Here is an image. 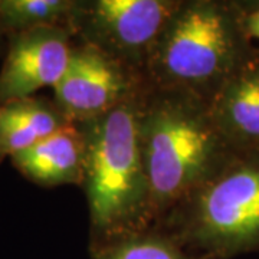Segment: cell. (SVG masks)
Returning <instances> with one entry per match:
<instances>
[{
  "mask_svg": "<svg viewBox=\"0 0 259 259\" xmlns=\"http://www.w3.org/2000/svg\"><path fill=\"white\" fill-rule=\"evenodd\" d=\"M69 124L56 104L28 97L0 104V158L20 151L52 136Z\"/></svg>",
  "mask_w": 259,
  "mask_h": 259,
  "instance_id": "30bf717a",
  "label": "cell"
},
{
  "mask_svg": "<svg viewBox=\"0 0 259 259\" xmlns=\"http://www.w3.org/2000/svg\"><path fill=\"white\" fill-rule=\"evenodd\" d=\"M179 3L163 0H98L83 18L90 44L114 61L151 56Z\"/></svg>",
  "mask_w": 259,
  "mask_h": 259,
  "instance_id": "5b68a950",
  "label": "cell"
},
{
  "mask_svg": "<svg viewBox=\"0 0 259 259\" xmlns=\"http://www.w3.org/2000/svg\"><path fill=\"white\" fill-rule=\"evenodd\" d=\"M196 225L216 249L259 242V166H239L210 182L199 197Z\"/></svg>",
  "mask_w": 259,
  "mask_h": 259,
  "instance_id": "277c9868",
  "label": "cell"
},
{
  "mask_svg": "<svg viewBox=\"0 0 259 259\" xmlns=\"http://www.w3.org/2000/svg\"><path fill=\"white\" fill-rule=\"evenodd\" d=\"M140 144L148 196L167 204L207 176L216 157L218 130L190 105L167 100L140 117Z\"/></svg>",
  "mask_w": 259,
  "mask_h": 259,
  "instance_id": "7a4b0ae2",
  "label": "cell"
},
{
  "mask_svg": "<svg viewBox=\"0 0 259 259\" xmlns=\"http://www.w3.org/2000/svg\"><path fill=\"white\" fill-rule=\"evenodd\" d=\"M82 134L83 180L94 223L115 228L148 197L140 144V115L124 101L91 118Z\"/></svg>",
  "mask_w": 259,
  "mask_h": 259,
  "instance_id": "6da1fadb",
  "label": "cell"
},
{
  "mask_svg": "<svg viewBox=\"0 0 259 259\" xmlns=\"http://www.w3.org/2000/svg\"><path fill=\"white\" fill-rule=\"evenodd\" d=\"M54 90L56 105L68 118L91 120L125 101L128 82L117 61L87 45L72 51Z\"/></svg>",
  "mask_w": 259,
  "mask_h": 259,
  "instance_id": "52a82bcc",
  "label": "cell"
},
{
  "mask_svg": "<svg viewBox=\"0 0 259 259\" xmlns=\"http://www.w3.org/2000/svg\"><path fill=\"white\" fill-rule=\"evenodd\" d=\"M76 5L66 0H0V32L19 33L44 26H59L74 15Z\"/></svg>",
  "mask_w": 259,
  "mask_h": 259,
  "instance_id": "8fae6325",
  "label": "cell"
},
{
  "mask_svg": "<svg viewBox=\"0 0 259 259\" xmlns=\"http://www.w3.org/2000/svg\"><path fill=\"white\" fill-rule=\"evenodd\" d=\"M83 137L68 124L47 139L15 154L12 161L29 180L40 186L76 183L83 179Z\"/></svg>",
  "mask_w": 259,
  "mask_h": 259,
  "instance_id": "9c48e42d",
  "label": "cell"
},
{
  "mask_svg": "<svg viewBox=\"0 0 259 259\" xmlns=\"http://www.w3.org/2000/svg\"><path fill=\"white\" fill-rule=\"evenodd\" d=\"M222 6L194 2L175 12L150 56L160 81L197 91L219 87L235 69L238 42Z\"/></svg>",
  "mask_w": 259,
  "mask_h": 259,
  "instance_id": "3957f363",
  "label": "cell"
},
{
  "mask_svg": "<svg viewBox=\"0 0 259 259\" xmlns=\"http://www.w3.org/2000/svg\"><path fill=\"white\" fill-rule=\"evenodd\" d=\"M101 259H185V256L167 242L144 238L124 242L104 253Z\"/></svg>",
  "mask_w": 259,
  "mask_h": 259,
  "instance_id": "7c38bea8",
  "label": "cell"
},
{
  "mask_svg": "<svg viewBox=\"0 0 259 259\" xmlns=\"http://www.w3.org/2000/svg\"><path fill=\"white\" fill-rule=\"evenodd\" d=\"M74 48L59 26H44L10 35L8 56L0 69V104L33 97L55 87L65 74Z\"/></svg>",
  "mask_w": 259,
  "mask_h": 259,
  "instance_id": "8992f818",
  "label": "cell"
},
{
  "mask_svg": "<svg viewBox=\"0 0 259 259\" xmlns=\"http://www.w3.org/2000/svg\"><path fill=\"white\" fill-rule=\"evenodd\" d=\"M245 28H246L250 36L259 39V9L252 12L248 16L246 22H245Z\"/></svg>",
  "mask_w": 259,
  "mask_h": 259,
  "instance_id": "4fadbf2b",
  "label": "cell"
},
{
  "mask_svg": "<svg viewBox=\"0 0 259 259\" xmlns=\"http://www.w3.org/2000/svg\"><path fill=\"white\" fill-rule=\"evenodd\" d=\"M210 121L218 133L259 144V65L233 69L214 95Z\"/></svg>",
  "mask_w": 259,
  "mask_h": 259,
  "instance_id": "ba28073f",
  "label": "cell"
}]
</instances>
